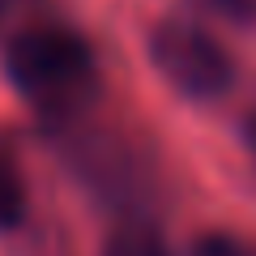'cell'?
<instances>
[{
    "instance_id": "6da1fadb",
    "label": "cell",
    "mask_w": 256,
    "mask_h": 256,
    "mask_svg": "<svg viewBox=\"0 0 256 256\" xmlns=\"http://www.w3.org/2000/svg\"><path fill=\"white\" fill-rule=\"evenodd\" d=\"M4 73L13 90L43 116L77 111L86 98H94V86H98V68L86 38L52 22L26 26L4 43Z\"/></svg>"
},
{
    "instance_id": "7a4b0ae2",
    "label": "cell",
    "mask_w": 256,
    "mask_h": 256,
    "mask_svg": "<svg viewBox=\"0 0 256 256\" xmlns=\"http://www.w3.org/2000/svg\"><path fill=\"white\" fill-rule=\"evenodd\" d=\"M150 60L162 73V82L192 102L222 98L230 90V82H235L230 52L210 30L180 22V18H166L150 30Z\"/></svg>"
},
{
    "instance_id": "3957f363",
    "label": "cell",
    "mask_w": 256,
    "mask_h": 256,
    "mask_svg": "<svg viewBox=\"0 0 256 256\" xmlns=\"http://www.w3.org/2000/svg\"><path fill=\"white\" fill-rule=\"evenodd\" d=\"M102 256H171V252H166L162 235H158L154 226H146V222H128V226L111 230Z\"/></svg>"
},
{
    "instance_id": "277c9868",
    "label": "cell",
    "mask_w": 256,
    "mask_h": 256,
    "mask_svg": "<svg viewBox=\"0 0 256 256\" xmlns=\"http://www.w3.org/2000/svg\"><path fill=\"white\" fill-rule=\"evenodd\" d=\"M22 218H26V184L18 162L0 150V230L22 226Z\"/></svg>"
},
{
    "instance_id": "5b68a950",
    "label": "cell",
    "mask_w": 256,
    "mask_h": 256,
    "mask_svg": "<svg viewBox=\"0 0 256 256\" xmlns=\"http://www.w3.org/2000/svg\"><path fill=\"white\" fill-rule=\"evenodd\" d=\"M192 256H256V244L230 235V230H205L192 244Z\"/></svg>"
},
{
    "instance_id": "8992f818",
    "label": "cell",
    "mask_w": 256,
    "mask_h": 256,
    "mask_svg": "<svg viewBox=\"0 0 256 256\" xmlns=\"http://www.w3.org/2000/svg\"><path fill=\"white\" fill-rule=\"evenodd\" d=\"M205 9H214L218 18H226V22H256V0H201Z\"/></svg>"
},
{
    "instance_id": "52a82bcc",
    "label": "cell",
    "mask_w": 256,
    "mask_h": 256,
    "mask_svg": "<svg viewBox=\"0 0 256 256\" xmlns=\"http://www.w3.org/2000/svg\"><path fill=\"white\" fill-rule=\"evenodd\" d=\"M244 141H248V150H252V158H256V107L248 111V120H244Z\"/></svg>"
}]
</instances>
